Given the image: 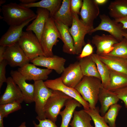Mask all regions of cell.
Masks as SVG:
<instances>
[{
    "mask_svg": "<svg viewBox=\"0 0 127 127\" xmlns=\"http://www.w3.org/2000/svg\"><path fill=\"white\" fill-rule=\"evenodd\" d=\"M92 120L90 116L84 109L75 110L69 125L71 127H94L91 123Z\"/></svg>",
    "mask_w": 127,
    "mask_h": 127,
    "instance_id": "28",
    "label": "cell"
},
{
    "mask_svg": "<svg viewBox=\"0 0 127 127\" xmlns=\"http://www.w3.org/2000/svg\"><path fill=\"white\" fill-rule=\"evenodd\" d=\"M3 20L10 26L20 25L27 20L36 16L30 8L16 3H10L2 6L1 9Z\"/></svg>",
    "mask_w": 127,
    "mask_h": 127,
    "instance_id": "1",
    "label": "cell"
},
{
    "mask_svg": "<svg viewBox=\"0 0 127 127\" xmlns=\"http://www.w3.org/2000/svg\"><path fill=\"white\" fill-rule=\"evenodd\" d=\"M8 64L7 62L5 60L0 63V88L3 83H6L7 78L5 76L6 67Z\"/></svg>",
    "mask_w": 127,
    "mask_h": 127,
    "instance_id": "35",
    "label": "cell"
},
{
    "mask_svg": "<svg viewBox=\"0 0 127 127\" xmlns=\"http://www.w3.org/2000/svg\"><path fill=\"white\" fill-rule=\"evenodd\" d=\"M21 3L24 4H28L35 2L36 0H20Z\"/></svg>",
    "mask_w": 127,
    "mask_h": 127,
    "instance_id": "42",
    "label": "cell"
},
{
    "mask_svg": "<svg viewBox=\"0 0 127 127\" xmlns=\"http://www.w3.org/2000/svg\"><path fill=\"white\" fill-rule=\"evenodd\" d=\"M82 106L78 101L74 99L67 101L65 105V108L60 112L59 114L62 118L60 127H68L75 108L77 107H81Z\"/></svg>",
    "mask_w": 127,
    "mask_h": 127,
    "instance_id": "24",
    "label": "cell"
},
{
    "mask_svg": "<svg viewBox=\"0 0 127 127\" xmlns=\"http://www.w3.org/2000/svg\"><path fill=\"white\" fill-rule=\"evenodd\" d=\"M110 16L114 19L127 16V0H115L111 1L108 8Z\"/></svg>",
    "mask_w": 127,
    "mask_h": 127,
    "instance_id": "27",
    "label": "cell"
},
{
    "mask_svg": "<svg viewBox=\"0 0 127 127\" xmlns=\"http://www.w3.org/2000/svg\"><path fill=\"white\" fill-rule=\"evenodd\" d=\"M114 48L108 54L113 56L127 59V40L124 38L121 41L114 45Z\"/></svg>",
    "mask_w": 127,
    "mask_h": 127,
    "instance_id": "32",
    "label": "cell"
},
{
    "mask_svg": "<svg viewBox=\"0 0 127 127\" xmlns=\"http://www.w3.org/2000/svg\"><path fill=\"white\" fill-rule=\"evenodd\" d=\"M98 5L94 0H83L80 12L81 20L86 25L93 28L94 20L99 15Z\"/></svg>",
    "mask_w": 127,
    "mask_h": 127,
    "instance_id": "16",
    "label": "cell"
},
{
    "mask_svg": "<svg viewBox=\"0 0 127 127\" xmlns=\"http://www.w3.org/2000/svg\"><path fill=\"white\" fill-rule=\"evenodd\" d=\"M34 82L33 100L35 103V111L37 115L36 119L38 120H43L46 119L44 107L48 99L52 95L53 90L47 87L43 80Z\"/></svg>",
    "mask_w": 127,
    "mask_h": 127,
    "instance_id": "7",
    "label": "cell"
},
{
    "mask_svg": "<svg viewBox=\"0 0 127 127\" xmlns=\"http://www.w3.org/2000/svg\"><path fill=\"white\" fill-rule=\"evenodd\" d=\"M35 66L43 67L54 70L58 74L62 73L65 67L66 60L64 58L56 55L52 57L39 56L30 61Z\"/></svg>",
    "mask_w": 127,
    "mask_h": 127,
    "instance_id": "12",
    "label": "cell"
},
{
    "mask_svg": "<svg viewBox=\"0 0 127 127\" xmlns=\"http://www.w3.org/2000/svg\"><path fill=\"white\" fill-rule=\"evenodd\" d=\"M91 56L96 64L101 77L102 86L107 89L109 83L111 70L99 59L96 54L93 53Z\"/></svg>",
    "mask_w": 127,
    "mask_h": 127,
    "instance_id": "29",
    "label": "cell"
},
{
    "mask_svg": "<svg viewBox=\"0 0 127 127\" xmlns=\"http://www.w3.org/2000/svg\"><path fill=\"white\" fill-rule=\"evenodd\" d=\"M79 62L83 76L94 77L101 80L96 64L91 55L79 59Z\"/></svg>",
    "mask_w": 127,
    "mask_h": 127,
    "instance_id": "25",
    "label": "cell"
},
{
    "mask_svg": "<svg viewBox=\"0 0 127 127\" xmlns=\"http://www.w3.org/2000/svg\"><path fill=\"white\" fill-rule=\"evenodd\" d=\"M54 21L60 33V39L64 43L63 51L69 54H76L73 39L69 32V27L60 22Z\"/></svg>",
    "mask_w": 127,
    "mask_h": 127,
    "instance_id": "21",
    "label": "cell"
},
{
    "mask_svg": "<svg viewBox=\"0 0 127 127\" xmlns=\"http://www.w3.org/2000/svg\"><path fill=\"white\" fill-rule=\"evenodd\" d=\"M46 86L53 90H58L77 101L85 110L88 109V103L82 98L79 92L75 88L66 86L63 83L60 77L53 79L47 80L44 82Z\"/></svg>",
    "mask_w": 127,
    "mask_h": 127,
    "instance_id": "9",
    "label": "cell"
},
{
    "mask_svg": "<svg viewBox=\"0 0 127 127\" xmlns=\"http://www.w3.org/2000/svg\"><path fill=\"white\" fill-rule=\"evenodd\" d=\"M38 120L39 122L38 124H36L35 121H33L34 127H58L55 123L49 119H46Z\"/></svg>",
    "mask_w": 127,
    "mask_h": 127,
    "instance_id": "39",
    "label": "cell"
},
{
    "mask_svg": "<svg viewBox=\"0 0 127 127\" xmlns=\"http://www.w3.org/2000/svg\"><path fill=\"white\" fill-rule=\"evenodd\" d=\"M119 99L114 92L102 87L100 90L98 98L101 106L99 109L100 115L103 116L110 107L117 104Z\"/></svg>",
    "mask_w": 127,
    "mask_h": 127,
    "instance_id": "22",
    "label": "cell"
},
{
    "mask_svg": "<svg viewBox=\"0 0 127 127\" xmlns=\"http://www.w3.org/2000/svg\"><path fill=\"white\" fill-rule=\"evenodd\" d=\"M60 39L59 32L52 17L50 16L47 21L41 37L40 43L45 56L52 57L54 55L52 48Z\"/></svg>",
    "mask_w": 127,
    "mask_h": 127,
    "instance_id": "3",
    "label": "cell"
},
{
    "mask_svg": "<svg viewBox=\"0 0 127 127\" xmlns=\"http://www.w3.org/2000/svg\"><path fill=\"white\" fill-rule=\"evenodd\" d=\"M122 106L119 104L113 105L109 108L103 116L104 121L110 127H116L115 122L117 117Z\"/></svg>",
    "mask_w": 127,
    "mask_h": 127,
    "instance_id": "31",
    "label": "cell"
},
{
    "mask_svg": "<svg viewBox=\"0 0 127 127\" xmlns=\"http://www.w3.org/2000/svg\"><path fill=\"white\" fill-rule=\"evenodd\" d=\"M115 20L117 22L121 24L124 30H127V16Z\"/></svg>",
    "mask_w": 127,
    "mask_h": 127,
    "instance_id": "40",
    "label": "cell"
},
{
    "mask_svg": "<svg viewBox=\"0 0 127 127\" xmlns=\"http://www.w3.org/2000/svg\"><path fill=\"white\" fill-rule=\"evenodd\" d=\"M6 47L0 46V63L4 60V56L6 48Z\"/></svg>",
    "mask_w": 127,
    "mask_h": 127,
    "instance_id": "41",
    "label": "cell"
},
{
    "mask_svg": "<svg viewBox=\"0 0 127 127\" xmlns=\"http://www.w3.org/2000/svg\"><path fill=\"white\" fill-rule=\"evenodd\" d=\"M61 0H42L28 4L20 3V5L28 8L34 7L45 9L48 10L50 17H52L58 10L62 4Z\"/></svg>",
    "mask_w": 127,
    "mask_h": 127,
    "instance_id": "26",
    "label": "cell"
},
{
    "mask_svg": "<svg viewBox=\"0 0 127 127\" xmlns=\"http://www.w3.org/2000/svg\"><path fill=\"white\" fill-rule=\"evenodd\" d=\"M71 0H63L58 10L52 17L54 21L60 22L68 27L71 26L73 16L71 8Z\"/></svg>",
    "mask_w": 127,
    "mask_h": 127,
    "instance_id": "23",
    "label": "cell"
},
{
    "mask_svg": "<svg viewBox=\"0 0 127 127\" xmlns=\"http://www.w3.org/2000/svg\"><path fill=\"white\" fill-rule=\"evenodd\" d=\"M4 59L7 62L8 64L12 67H21L29 63L30 61L18 43L6 47Z\"/></svg>",
    "mask_w": 127,
    "mask_h": 127,
    "instance_id": "10",
    "label": "cell"
},
{
    "mask_svg": "<svg viewBox=\"0 0 127 127\" xmlns=\"http://www.w3.org/2000/svg\"><path fill=\"white\" fill-rule=\"evenodd\" d=\"M36 17L26 28V31H32L35 34L40 42L41 35L46 23L50 16L49 11L45 9L37 8Z\"/></svg>",
    "mask_w": 127,
    "mask_h": 127,
    "instance_id": "19",
    "label": "cell"
},
{
    "mask_svg": "<svg viewBox=\"0 0 127 127\" xmlns=\"http://www.w3.org/2000/svg\"><path fill=\"white\" fill-rule=\"evenodd\" d=\"M82 0H71L70 8L72 13L80 15V10L83 4Z\"/></svg>",
    "mask_w": 127,
    "mask_h": 127,
    "instance_id": "38",
    "label": "cell"
},
{
    "mask_svg": "<svg viewBox=\"0 0 127 127\" xmlns=\"http://www.w3.org/2000/svg\"><path fill=\"white\" fill-rule=\"evenodd\" d=\"M21 103L18 101L0 105V114L3 118L7 117L9 114L21 108Z\"/></svg>",
    "mask_w": 127,
    "mask_h": 127,
    "instance_id": "34",
    "label": "cell"
},
{
    "mask_svg": "<svg viewBox=\"0 0 127 127\" xmlns=\"http://www.w3.org/2000/svg\"><path fill=\"white\" fill-rule=\"evenodd\" d=\"M91 43L96 47V54L98 55H107L113 50L114 45L118 41L110 35H95L92 37Z\"/></svg>",
    "mask_w": 127,
    "mask_h": 127,
    "instance_id": "13",
    "label": "cell"
},
{
    "mask_svg": "<svg viewBox=\"0 0 127 127\" xmlns=\"http://www.w3.org/2000/svg\"><path fill=\"white\" fill-rule=\"evenodd\" d=\"M98 5H103L106 4L108 1V0H94Z\"/></svg>",
    "mask_w": 127,
    "mask_h": 127,
    "instance_id": "43",
    "label": "cell"
},
{
    "mask_svg": "<svg viewBox=\"0 0 127 127\" xmlns=\"http://www.w3.org/2000/svg\"><path fill=\"white\" fill-rule=\"evenodd\" d=\"M24 77L26 80H33L34 81L47 79L48 75L52 70L41 69L37 67L33 64H26L17 70Z\"/></svg>",
    "mask_w": 127,
    "mask_h": 127,
    "instance_id": "14",
    "label": "cell"
},
{
    "mask_svg": "<svg viewBox=\"0 0 127 127\" xmlns=\"http://www.w3.org/2000/svg\"><path fill=\"white\" fill-rule=\"evenodd\" d=\"M123 35L124 38L127 40V30H125L123 34Z\"/></svg>",
    "mask_w": 127,
    "mask_h": 127,
    "instance_id": "46",
    "label": "cell"
},
{
    "mask_svg": "<svg viewBox=\"0 0 127 127\" xmlns=\"http://www.w3.org/2000/svg\"><path fill=\"white\" fill-rule=\"evenodd\" d=\"M72 13L73 21L69 31L73 39L76 54L78 55L80 54L83 47L86 44L84 40L85 36L90 35L93 28L85 24L79 19L78 15Z\"/></svg>",
    "mask_w": 127,
    "mask_h": 127,
    "instance_id": "6",
    "label": "cell"
},
{
    "mask_svg": "<svg viewBox=\"0 0 127 127\" xmlns=\"http://www.w3.org/2000/svg\"><path fill=\"white\" fill-rule=\"evenodd\" d=\"M83 77L79 62L77 61L65 68L60 76L64 84L73 88L80 82Z\"/></svg>",
    "mask_w": 127,
    "mask_h": 127,
    "instance_id": "11",
    "label": "cell"
},
{
    "mask_svg": "<svg viewBox=\"0 0 127 127\" xmlns=\"http://www.w3.org/2000/svg\"><path fill=\"white\" fill-rule=\"evenodd\" d=\"M6 1L5 0H0V5H1L2 4L4 3Z\"/></svg>",
    "mask_w": 127,
    "mask_h": 127,
    "instance_id": "47",
    "label": "cell"
},
{
    "mask_svg": "<svg viewBox=\"0 0 127 127\" xmlns=\"http://www.w3.org/2000/svg\"><path fill=\"white\" fill-rule=\"evenodd\" d=\"M11 76L18 86L23 96L24 101L27 104L34 102V84L27 83L24 77L18 70H11Z\"/></svg>",
    "mask_w": 127,
    "mask_h": 127,
    "instance_id": "18",
    "label": "cell"
},
{
    "mask_svg": "<svg viewBox=\"0 0 127 127\" xmlns=\"http://www.w3.org/2000/svg\"><path fill=\"white\" fill-rule=\"evenodd\" d=\"M73 99L62 92L53 90L48 99L44 109L46 119L55 123L61 109L65 106L68 100Z\"/></svg>",
    "mask_w": 127,
    "mask_h": 127,
    "instance_id": "5",
    "label": "cell"
},
{
    "mask_svg": "<svg viewBox=\"0 0 127 127\" xmlns=\"http://www.w3.org/2000/svg\"><path fill=\"white\" fill-rule=\"evenodd\" d=\"M97 55L111 70L127 75V59L107 55Z\"/></svg>",
    "mask_w": 127,
    "mask_h": 127,
    "instance_id": "20",
    "label": "cell"
},
{
    "mask_svg": "<svg viewBox=\"0 0 127 127\" xmlns=\"http://www.w3.org/2000/svg\"><path fill=\"white\" fill-rule=\"evenodd\" d=\"M18 43L30 61L39 56H45L38 39L32 31H23Z\"/></svg>",
    "mask_w": 127,
    "mask_h": 127,
    "instance_id": "4",
    "label": "cell"
},
{
    "mask_svg": "<svg viewBox=\"0 0 127 127\" xmlns=\"http://www.w3.org/2000/svg\"><path fill=\"white\" fill-rule=\"evenodd\" d=\"M7 86L4 94L0 98V105L18 101H24L23 94L11 76L7 78Z\"/></svg>",
    "mask_w": 127,
    "mask_h": 127,
    "instance_id": "15",
    "label": "cell"
},
{
    "mask_svg": "<svg viewBox=\"0 0 127 127\" xmlns=\"http://www.w3.org/2000/svg\"><path fill=\"white\" fill-rule=\"evenodd\" d=\"M3 117L0 114V127H4L3 124Z\"/></svg>",
    "mask_w": 127,
    "mask_h": 127,
    "instance_id": "44",
    "label": "cell"
},
{
    "mask_svg": "<svg viewBox=\"0 0 127 127\" xmlns=\"http://www.w3.org/2000/svg\"><path fill=\"white\" fill-rule=\"evenodd\" d=\"M127 86V75L111 70L109 84L107 88L113 92Z\"/></svg>",
    "mask_w": 127,
    "mask_h": 127,
    "instance_id": "30",
    "label": "cell"
},
{
    "mask_svg": "<svg viewBox=\"0 0 127 127\" xmlns=\"http://www.w3.org/2000/svg\"><path fill=\"white\" fill-rule=\"evenodd\" d=\"M85 110L91 116L95 125V127H110L107 124L103 116L100 114L99 108L98 106L96 107L94 109L89 108Z\"/></svg>",
    "mask_w": 127,
    "mask_h": 127,
    "instance_id": "33",
    "label": "cell"
},
{
    "mask_svg": "<svg viewBox=\"0 0 127 127\" xmlns=\"http://www.w3.org/2000/svg\"><path fill=\"white\" fill-rule=\"evenodd\" d=\"M120 99L123 102L125 107L127 109V86L113 91Z\"/></svg>",
    "mask_w": 127,
    "mask_h": 127,
    "instance_id": "36",
    "label": "cell"
},
{
    "mask_svg": "<svg viewBox=\"0 0 127 127\" xmlns=\"http://www.w3.org/2000/svg\"><path fill=\"white\" fill-rule=\"evenodd\" d=\"M36 17L28 20L20 25L10 26L7 31L0 38V46L7 47L17 43L22 35L23 28Z\"/></svg>",
    "mask_w": 127,
    "mask_h": 127,
    "instance_id": "17",
    "label": "cell"
},
{
    "mask_svg": "<svg viewBox=\"0 0 127 127\" xmlns=\"http://www.w3.org/2000/svg\"><path fill=\"white\" fill-rule=\"evenodd\" d=\"M102 87L101 80L99 79L83 76L75 88L83 99L88 103L90 108L94 109L96 107L99 91Z\"/></svg>",
    "mask_w": 127,
    "mask_h": 127,
    "instance_id": "2",
    "label": "cell"
},
{
    "mask_svg": "<svg viewBox=\"0 0 127 127\" xmlns=\"http://www.w3.org/2000/svg\"><path fill=\"white\" fill-rule=\"evenodd\" d=\"M99 17L101 22L98 25L91 31L90 35L99 31H103L108 32L119 42L124 38L123 34L125 31L121 24L115 19H111L104 14H100Z\"/></svg>",
    "mask_w": 127,
    "mask_h": 127,
    "instance_id": "8",
    "label": "cell"
},
{
    "mask_svg": "<svg viewBox=\"0 0 127 127\" xmlns=\"http://www.w3.org/2000/svg\"><path fill=\"white\" fill-rule=\"evenodd\" d=\"M93 48L90 42L86 44L78 58L79 59L90 56L93 53Z\"/></svg>",
    "mask_w": 127,
    "mask_h": 127,
    "instance_id": "37",
    "label": "cell"
},
{
    "mask_svg": "<svg viewBox=\"0 0 127 127\" xmlns=\"http://www.w3.org/2000/svg\"><path fill=\"white\" fill-rule=\"evenodd\" d=\"M17 127H26V122H23L19 126Z\"/></svg>",
    "mask_w": 127,
    "mask_h": 127,
    "instance_id": "45",
    "label": "cell"
}]
</instances>
